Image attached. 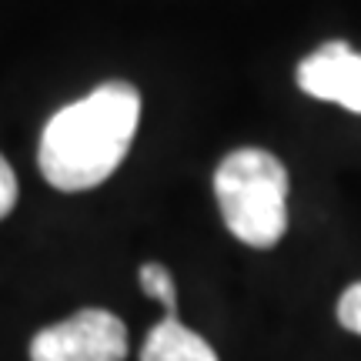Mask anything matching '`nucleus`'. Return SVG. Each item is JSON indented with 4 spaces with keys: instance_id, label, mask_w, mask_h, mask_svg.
Listing matches in <instances>:
<instances>
[{
    "instance_id": "2",
    "label": "nucleus",
    "mask_w": 361,
    "mask_h": 361,
    "mask_svg": "<svg viewBox=\"0 0 361 361\" xmlns=\"http://www.w3.org/2000/svg\"><path fill=\"white\" fill-rule=\"evenodd\" d=\"M221 221L247 247H274L288 231V171L261 147L231 151L214 171Z\"/></svg>"
},
{
    "instance_id": "5",
    "label": "nucleus",
    "mask_w": 361,
    "mask_h": 361,
    "mask_svg": "<svg viewBox=\"0 0 361 361\" xmlns=\"http://www.w3.org/2000/svg\"><path fill=\"white\" fill-rule=\"evenodd\" d=\"M141 361H218V355L201 335L184 328L178 314H168L147 331L141 345Z\"/></svg>"
},
{
    "instance_id": "8",
    "label": "nucleus",
    "mask_w": 361,
    "mask_h": 361,
    "mask_svg": "<svg viewBox=\"0 0 361 361\" xmlns=\"http://www.w3.org/2000/svg\"><path fill=\"white\" fill-rule=\"evenodd\" d=\"M17 204V178H13V168L7 164V157L0 154V218H7Z\"/></svg>"
},
{
    "instance_id": "7",
    "label": "nucleus",
    "mask_w": 361,
    "mask_h": 361,
    "mask_svg": "<svg viewBox=\"0 0 361 361\" xmlns=\"http://www.w3.org/2000/svg\"><path fill=\"white\" fill-rule=\"evenodd\" d=\"M338 322L355 335H361V281L345 288V295L338 301Z\"/></svg>"
},
{
    "instance_id": "3",
    "label": "nucleus",
    "mask_w": 361,
    "mask_h": 361,
    "mask_svg": "<svg viewBox=\"0 0 361 361\" xmlns=\"http://www.w3.org/2000/svg\"><path fill=\"white\" fill-rule=\"evenodd\" d=\"M128 328L104 308H84L44 328L30 341V361H124Z\"/></svg>"
},
{
    "instance_id": "6",
    "label": "nucleus",
    "mask_w": 361,
    "mask_h": 361,
    "mask_svg": "<svg viewBox=\"0 0 361 361\" xmlns=\"http://www.w3.org/2000/svg\"><path fill=\"white\" fill-rule=\"evenodd\" d=\"M141 288H144V295H151L154 301H161L168 314H178V291H174V278L168 274L164 264H154V261L141 264Z\"/></svg>"
},
{
    "instance_id": "1",
    "label": "nucleus",
    "mask_w": 361,
    "mask_h": 361,
    "mask_svg": "<svg viewBox=\"0 0 361 361\" xmlns=\"http://www.w3.org/2000/svg\"><path fill=\"white\" fill-rule=\"evenodd\" d=\"M141 121V94L128 80H107L67 104L40 134V174L57 191H90L128 157Z\"/></svg>"
},
{
    "instance_id": "4",
    "label": "nucleus",
    "mask_w": 361,
    "mask_h": 361,
    "mask_svg": "<svg viewBox=\"0 0 361 361\" xmlns=\"http://www.w3.org/2000/svg\"><path fill=\"white\" fill-rule=\"evenodd\" d=\"M298 87L308 97L341 104L351 114H361V54L345 40L322 44L298 64Z\"/></svg>"
}]
</instances>
